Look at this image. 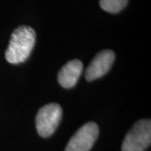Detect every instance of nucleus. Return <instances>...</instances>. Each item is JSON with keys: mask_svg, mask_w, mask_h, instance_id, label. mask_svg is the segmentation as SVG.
<instances>
[{"mask_svg": "<svg viewBox=\"0 0 151 151\" xmlns=\"http://www.w3.org/2000/svg\"><path fill=\"white\" fill-rule=\"evenodd\" d=\"M128 2L129 0H99V4L103 10L116 14L123 10Z\"/></svg>", "mask_w": 151, "mask_h": 151, "instance_id": "0eeeda50", "label": "nucleus"}, {"mask_svg": "<svg viewBox=\"0 0 151 151\" xmlns=\"http://www.w3.org/2000/svg\"><path fill=\"white\" fill-rule=\"evenodd\" d=\"M83 69V65L79 60L68 61L58 73V81L65 88L73 87L76 84Z\"/></svg>", "mask_w": 151, "mask_h": 151, "instance_id": "423d86ee", "label": "nucleus"}, {"mask_svg": "<svg viewBox=\"0 0 151 151\" xmlns=\"http://www.w3.org/2000/svg\"><path fill=\"white\" fill-rule=\"evenodd\" d=\"M99 134L97 124L89 122L75 133L68 142L65 151H89Z\"/></svg>", "mask_w": 151, "mask_h": 151, "instance_id": "20e7f679", "label": "nucleus"}, {"mask_svg": "<svg viewBox=\"0 0 151 151\" xmlns=\"http://www.w3.org/2000/svg\"><path fill=\"white\" fill-rule=\"evenodd\" d=\"M115 60V53L111 50H104L96 55L92 62L86 68L85 78L92 81L102 77L110 70Z\"/></svg>", "mask_w": 151, "mask_h": 151, "instance_id": "39448f33", "label": "nucleus"}, {"mask_svg": "<svg viewBox=\"0 0 151 151\" xmlns=\"http://www.w3.org/2000/svg\"><path fill=\"white\" fill-rule=\"evenodd\" d=\"M62 118V108L57 103H50L38 111L35 125L39 135L47 138L52 135Z\"/></svg>", "mask_w": 151, "mask_h": 151, "instance_id": "7ed1b4c3", "label": "nucleus"}, {"mask_svg": "<svg viewBox=\"0 0 151 151\" xmlns=\"http://www.w3.org/2000/svg\"><path fill=\"white\" fill-rule=\"evenodd\" d=\"M151 122L150 119H142L136 122L125 136L123 151H145L150 145Z\"/></svg>", "mask_w": 151, "mask_h": 151, "instance_id": "f03ea898", "label": "nucleus"}, {"mask_svg": "<svg viewBox=\"0 0 151 151\" xmlns=\"http://www.w3.org/2000/svg\"><path fill=\"white\" fill-rule=\"evenodd\" d=\"M35 44V31L29 26H19L12 33L5 52L7 61L11 64H19L25 61L31 54Z\"/></svg>", "mask_w": 151, "mask_h": 151, "instance_id": "f257e3e1", "label": "nucleus"}]
</instances>
